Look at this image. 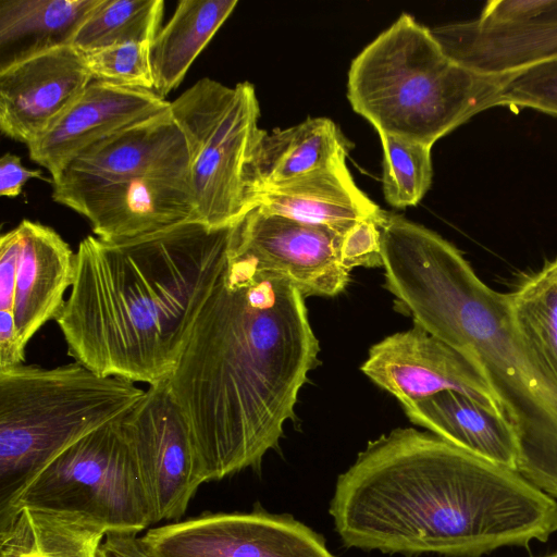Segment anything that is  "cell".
Returning a JSON list of instances; mask_svg holds the SVG:
<instances>
[{
	"instance_id": "15",
	"label": "cell",
	"mask_w": 557,
	"mask_h": 557,
	"mask_svg": "<svg viewBox=\"0 0 557 557\" xmlns=\"http://www.w3.org/2000/svg\"><path fill=\"white\" fill-rule=\"evenodd\" d=\"M85 216L96 237L131 239L196 221L190 164L156 169L135 177L59 198Z\"/></svg>"
},
{
	"instance_id": "22",
	"label": "cell",
	"mask_w": 557,
	"mask_h": 557,
	"mask_svg": "<svg viewBox=\"0 0 557 557\" xmlns=\"http://www.w3.org/2000/svg\"><path fill=\"white\" fill-rule=\"evenodd\" d=\"M100 0H0V71L73 38Z\"/></svg>"
},
{
	"instance_id": "21",
	"label": "cell",
	"mask_w": 557,
	"mask_h": 557,
	"mask_svg": "<svg viewBox=\"0 0 557 557\" xmlns=\"http://www.w3.org/2000/svg\"><path fill=\"white\" fill-rule=\"evenodd\" d=\"M350 148L327 117H308L295 126L265 132L251 165L255 199L260 190L346 160Z\"/></svg>"
},
{
	"instance_id": "16",
	"label": "cell",
	"mask_w": 557,
	"mask_h": 557,
	"mask_svg": "<svg viewBox=\"0 0 557 557\" xmlns=\"http://www.w3.org/2000/svg\"><path fill=\"white\" fill-rule=\"evenodd\" d=\"M171 107V106H170ZM191 163L185 133L171 108L81 151L52 182V198L119 183L156 169Z\"/></svg>"
},
{
	"instance_id": "8",
	"label": "cell",
	"mask_w": 557,
	"mask_h": 557,
	"mask_svg": "<svg viewBox=\"0 0 557 557\" xmlns=\"http://www.w3.org/2000/svg\"><path fill=\"white\" fill-rule=\"evenodd\" d=\"M120 419L61 451L28 483L7 516L22 506L72 513L107 533L139 534L153 524L152 508Z\"/></svg>"
},
{
	"instance_id": "17",
	"label": "cell",
	"mask_w": 557,
	"mask_h": 557,
	"mask_svg": "<svg viewBox=\"0 0 557 557\" xmlns=\"http://www.w3.org/2000/svg\"><path fill=\"white\" fill-rule=\"evenodd\" d=\"M92 82L85 55L59 47L0 71V129L26 145L39 138Z\"/></svg>"
},
{
	"instance_id": "13",
	"label": "cell",
	"mask_w": 557,
	"mask_h": 557,
	"mask_svg": "<svg viewBox=\"0 0 557 557\" xmlns=\"http://www.w3.org/2000/svg\"><path fill=\"white\" fill-rule=\"evenodd\" d=\"M342 235L253 207L233 225L230 247L258 269L286 276L305 297H333L350 280L339 259Z\"/></svg>"
},
{
	"instance_id": "25",
	"label": "cell",
	"mask_w": 557,
	"mask_h": 557,
	"mask_svg": "<svg viewBox=\"0 0 557 557\" xmlns=\"http://www.w3.org/2000/svg\"><path fill=\"white\" fill-rule=\"evenodd\" d=\"M508 294L522 343L557 389V257Z\"/></svg>"
},
{
	"instance_id": "6",
	"label": "cell",
	"mask_w": 557,
	"mask_h": 557,
	"mask_svg": "<svg viewBox=\"0 0 557 557\" xmlns=\"http://www.w3.org/2000/svg\"><path fill=\"white\" fill-rule=\"evenodd\" d=\"M145 393L76 361L0 369V518L53 458L127 413Z\"/></svg>"
},
{
	"instance_id": "2",
	"label": "cell",
	"mask_w": 557,
	"mask_h": 557,
	"mask_svg": "<svg viewBox=\"0 0 557 557\" xmlns=\"http://www.w3.org/2000/svg\"><path fill=\"white\" fill-rule=\"evenodd\" d=\"M329 511L346 547L387 554L481 557L557 531V502L519 472L413 428L369 442Z\"/></svg>"
},
{
	"instance_id": "18",
	"label": "cell",
	"mask_w": 557,
	"mask_h": 557,
	"mask_svg": "<svg viewBox=\"0 0 557 557\" xmlns=\"http://www.w3.org/2000/svg\"><path fill=\"white\" fill-rule=\"evenodd\" d=\"M170 106L151 89L92 81L63 115L27 145L29 157L48 170L53 182L84 149Z\"/></svg>"
},
{
	"instance_id": "11",
	"label": "cell",
	"mask_w": 557,
	"mask_h": 557,
	"mask_svg": "<svg viewBox=\"0 0 557 557\" xmlns=\"http://www.w3.org/2000/svg\"><path fill=\"white\" fill-rule=\"evenodd\" d=\"M152 557H334L324 537L289 515L202 512L148 529Z\"/></svg>"
},
{
	"instance_id": "4",
	"label": "cell",
	"mask_w": 557,
	"mask_h": 557,
	"mask_svg": "<svg viewBox=\"0 0 557 557\" xmlns=\"http://www.w3.org/2000/svg\"><path fill=\"white\" fill-rule=\"evenodd\" d=\"M379 226L396 310L476 362L515 432L517 472L557 498V389L522 343L509 294L436 232L384 210Z\"/></svg>"
},
{
	"instance_id": "30",
	"label": "cell",
	"mask_w": 557,
	"mask_h": 557,
	"mask_svg": "<svg viewBox=\"0 0 557 557\" xmlns=\"http://www.w3.org/2000/svg\"><path fill=\"white\" fill-rule=\"evenodd\" d=\"M380 214L355 223L342 235L339 259L348 271L358 267L383 268Z\"/></svg>"
},
{
	"instance_id": "12",
	"label": "cell",
	"mask_w": 557,
	"mask_h": 557,
	"mask_svg": "<svg viewBox=\"0 0 557 557\" xmlns=\"http://www.w3.org/2000/svg\"><path fill=\"white\" fill-rule=\"evenodd\" d=\"M445 54L500 75L557 57V0L490 1L472 21L431 28Z\"/></svg>"
},
{
	"instance_id": "20",
	"label": "cell",
	"mask_w": 557,
	"mask_h": 557,
	"mask_svg": "<svg viewBox=\"0 0 557 557\" xmlns=\"http://www.w3.org/2000/svg\"><path fill=\"white\" fill-rule=\"evenodd\" d=\"M416 425L485 460L517 471L518 443L508 421L472 397L446 391L410 406Z\"/></svg>"
},
{
	"instance_id": "7",
	"label": "cell",
	"mask_w": 557,
	"mask_h": 557,
	"mask_svg": "<svg viewBox=\"0 0 557 557\" xmlns=\"http://www.w3.org/2000/svg\"><path fill=\"white\" fill-rule=\"evenodd\" d=\"M170 108L191 152L196 221L210 228L234 225L255 206L251 165L265 134L253 85L228 87L205 77Z\"/></svg>"
},
{
	"instance_id": "33",
	"label": "cell",
	"mask_w": 557,
	"mask_h": 557,
	"mask_svg": "<svg viewBox=\"0 0 557 557\" xmlns=\"http://www.w3.org/2000/svg\"><path fill=\"white\" fill-rule=\"evenodd\" d=\"M544 557H557V552H556V553H554V554H550V555L544 556Z\"/></svg>"
},
{
	"instance_id": "24",
	"label": "cell",
	"mask_w": 557,
	"mask_h": 557,
	"mask_svg": "<svg viewBox=\"0 0 557 557\" xmlns=\"http://www.w3.org/2000/svg\"><path fill=\"white\" fill-rule=\"evenodd\" d=\"M237 0H182L150 48L153 90L162 98L187 71L237 5Z\"/></svg>"
},
{
	"instance_id": "1",
	"label": "cell",
	"mask_w": 557,
	"mask_h": 557,
	"mask_svg": "<svg viewBox=\"0 0 557 557\" xmlns=\"http://www.w3.org/2000/svg\"><path fill=\"white\" fill-rule=\"evenodd\" d=\"M319 351L301 292L230 247L165 381L206 482L257 468L277 446Z\"/></svg>"
},
{
	"instance_id": "31",
	"label": "cell",
	"mask_w": 557,
	"mask_h": 557,
	"mask_svg": "<svg viewBox=\"0 0 557 557\" xmlns=\"http://www.w3.org/2000/svg\"><path fill=\"white\" fill-rule=\"evenodd\" d=\"M32 178L47 181L40 170H29L23 166L21 158L10 152L0 159V195L16 197L23 186Z\"/></svg>"
},
{
	"instance_id": "28",
	"label": "cell",
	"mask_w": 557,
	"mask_h": 557,
	"mask_svg": "<svg viewBox=\"0 0 557 557\" xmlns=\"http://www.w3.org/2000/svg\"><path fill=\"white\" fill-rule=\"evenodd\" d=\"M151 42H127L85 53L92 81L153 90Z\"/></svg>"
},
{
	"instance_id": "9",
	"label": "cell",
	"mask_w": 557,
	"mask_h": 557,
	"mask_svg": "<svg viewBox=\"0 0 557 557\" xmlns=\"http://www.w3.org/2000/svg\"><path fill=\"white\" fill-rule=\"evenodd\" d=\"M76 252L53 228L22 220L0 237V369L25 363L26 347L57 320L72 287Z\"/></svg>"
},
{
	"instance_id": "5",
	"label": "cell",
	"mask_w": 557,
	"mask_h": 557,
	"mask_svg": "<svg viewBox=\"0 0 557 557\" xmlns=\"http://www.w3.org/2000/svg\"><path fill=\"white\" fill-rule=\"evenodd\" d=\"M503 76L453 61L431 28L401 13L351 61L347 98L379 135L432 147L475 114L498 107Z\"/></svg>"
},
{
	"instance_id": "26",
	"label": "cell",
	"mask_w": 557,
	"mask_h": 557,
	"mask_svg": "<svg viewBox=\"0 0 557 557\" xmlns=\"http://www.w3.org/2000/svg\"><path fill=\"white\" fill-rule=\"evenodd\" d=\"M162 0H100L78 27L72 46L82 53L153 41L163 16Z\"/></svg>"
},
{
	"instance_id": "32",
	"label": "cell",
	"mask_w": 557,
	"mask_h": 557,
	"mask_svg": "<svg viewBox=\"0 0 557 557\" xmlns=\"http://www.w3.org/2000/svg\"><path fill=\"white\" fill-rule=\"evenodd\" d=\"M99 557H152L137 533L108 532L100 546Z\"/></svg>"
},
{
	"instance_id": "14",
	"label": "cell",
	"mask_w": 557,
	"mask_h": 557,
	"mask_svg": "<svg viewBox=\"0 0 557 557\" xmlns=\"http://www.w3.org/2000/svg\"><path fill=\"white\" fill-rule=\"evenodd\" d=\"M361 371L403 407L451 391L472 397L503 416L476 362L414 323L411 329L374 344Z\"/></svg>"
},
{
	"instance_id": "19",
	"label": "cell",
	"mask_w": 557,
	"mask_h": 557,
	"mask_svg": "<svg viewBox=\"0 0 557 557\" xmlns=\"http://www.w3.org/2000/svg\"><path fill=\"white\" fill-rule=\"evenodd\" d=\"M255 207L298 222L344 234L382 209L356 185L346 160L296 180L260 190Z\"/></svg>"
},
{
	"instance_id": "29",
	"label": "cell",
	"mask_w": 557,
	"mask_h": 557,
	"mask_svg": "<svg viewBox=\"0 0 557 557\" xmlns=\"http://www.w3.org/2000/svg\"><path fill=\"white\" fill-rule=\"evenodd\" d=\"M498 106L557 116V57L504 74Z\"/></svg>"
},
{
	"instance_id": "10",
	"label": "cell",
	"mask_w": 557,
	"mask_h": 557,
	"mask_svg": "<svg viewBox=\"0 0 557 557\" xmlns=\"http://www.w3.org/2000/svg\"><path fill=\"white\" fill-rule=\"evenodd\" d=\"M138 467L154 523L181 520L205 483L187 421L166 382L151 385L120 419Z\"/></svg>"
},
{
	"instance_id": "27",
	"label": "cell",
	"mask_w": 557,
	"mask_h": 557,
	"mask_svg": "<svg viewBox=\"0 0 557 557\" xmlns=\"http://www.w3.org/2000/svg\"><path fill=\"white\" fill-rule=\"evenodd\" d=\"M380 137L385 200L395 208L416 206L432 184V147L385 134Z\"/></svg>"
},
{
	"instance_id": "3",
	"label": "cell",
	"mask_w": 557,
	"mask_h": 557,
	"mask_svg": "<svg viewBox=\"0 0 557 557\" xmlns=\"http://www.w3.org/2000/svg\"><path fill=\"white\" fill-rule=\"evenodd\" d=\"M232 230L189 221L125 240L84 238L55 320L69 356L100 375L166 381L223 271Z\"/></svg>"
},
{
	"instance_id": "23",
	"label": "cell",
	"mask_w": 557,
	"mask_h": 557,
	"mask_svg": "<svg viewBox=\"0 0 557 557\" xmlns=\"http://www.w3.org/2000/svg\"><path fill=\"white\" fill-rule=\"evenodd\" d=\"M106 534L82 516L22 506L0 519V557H99Z\"/></svg>"
}]
</instances>
